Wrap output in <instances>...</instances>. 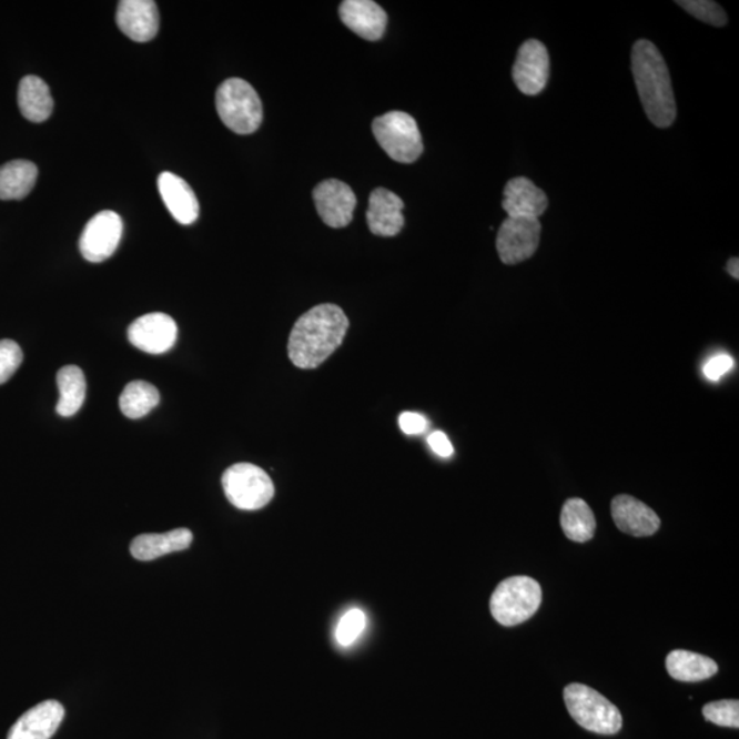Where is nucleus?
I'll return each mask as SVG.
<instances>
[{
	"mask_svg": "<svg viewBox=\"0 0 739 739\" xmlns=\"http://www.w3.org/2000/svg\"><path fill=\"white\" fill-rule=\"evenodd\" d=\"M541 236L539 220L508 219L497 233L498 256L506 265H518L536 254Z\"/></svg>",
	"mask_w": 739,
	"mask_h": 739,
	"instance_id": "8",
	"label": "nucleus"
},
{
	"mask_svg": "<svg viewBox=\"0 0 739 739\" xmlns=\"http://www.w3.org/2000/svg\"><path fill=\"white\" fill-rule=\"evenodd\" d=\"M123 233L121 216L114 211H101L88 222L80 237V252L88 262L109 260L119 249Z\"/></svg>",
	"mask_w": 739,
	"mask_h": 739,
	"instance_id": "9",
	"label": "nucleus"
},
{
	"mask_svg": "<svg viewBox=\"0 0 739 739\" xmlns=\"http://www.w3.org/2000/svg\"><path fill=\"white\" fill-rule=\"evenodd\" d=\"M340 19L357 37L375 41L384 37L388 16L373 0H345L340 6Z\"/></svg>",
	"mask_w": 739,
	"mask_h": 739,
	"instance_id": "16",
	"label": "nucleus"
},
{
	"mask_svg": "<svg viewBox=\"0 0 739 739\" xmlns=\"http://www.w3.org/2000/svg\"><path fill=\"white\" fill-rule=\"evenodd\" d=\"M350 321L336 304H320L293 326L287 355L298 368H316L342 345Z\"/></svg>",
	"mask_w": 739,
	"mask_h": 739,
	"instance_id": "1",
	"label": "nucleus"
},
{
	"mask_svg": "<svg viewBox=\"0 0 739 739\" xmlns=\"http://www.w3.org/2000/svg\"><path fill=\"white\" fill-rule=\"evenodd\" d=\"M225 496L234 507L243 512H256L266 507L274 497L272 478L261 467L251 463H237L222 475Z\"/></svg>",
	"mask_w": 739,
	"mask_h": 739,
	"instance_id": "7",
	"label": "nucleus"
},
{
	"mask_svg": "<svg viewBox=\"0 0 739 739\" xmlns=\"http://www.w3.org/2000/svg\"><path fill=\"white\" fill-rule=\"evenodd\" d=\"M315 207L322 221L331 227H345L354 219L356 196L351 186L340 180H325L315 186Z\"/></svg>",
	"mask_w": 739,
	"mask_h": 739,
	"instance_id": "12",
	"label": "nucleus"
},
{
	"mask_svg": "<svg viewBox=\"0 0 739 739\" xmlns=\"http://www.w3.org/2000/svg\"><path fill=\"white\" fill-rule=\"evenodd\" d=\"M398 425L407 436H419V434L427 431L429 422L418 413H403L398 418Z\"/></svg>",
	"mask_w": 739,
	"mask_h": 739,
	"instance_id": "32",
	"label": "nucleus"
},
{
	"mask_svg": "<svg viewBox=\"0 0 739 739\" xmlns=\"http://www.w3.org/2000/svg\"><path fill=\"white\" fill-rule=\"evenodd\" d=\"M60 401L57 403V413L64 418L79 413L85 401V375L78 366H64L57 374Z\"/></svg>",
	"mask_w": 739,
	"mask_h": 739,
	"instance_id": "25",
	"label": "nucleus"
},
{
	"mask_svg": "<svg viewBox=\"0 0 739 739\" xmlns=\"http://www.w3.org/2000/svg\"><path fill=\"white\" fill-rule=\"evenodd\" d=\"M64 718L61 702L45 700L29 709L16 721L8 739H51Z\"/></svg>",
	"mask_w": 739,
	"mask_h": 739,
	"instance_id": "14",
	"label": "nucleus"
},
{
	"mask_svg": "<svg viewBox=\"0 0 739 739\" xmlns=\"http://www.w3.org/2000/svg\"><path fill=\"white\" fill-rule=\"evenodd\" d=\"M735 366V361L727 354L715 355L702 367V373L709 381H719Z\"/></svg>",
	"mask_w": 739,
	"mask_h": 739,
	"instance_id": "31",
	"label": "nucleus"
},
{
	"mask_svg": "<svg viewBox=\"0 0 739 739\" xmlns=\"http://www.w3.org/2000/svg\"><path fill=\"white\" fill-rule=\"evenodd\" d=\"M549 67L547 47L536 39L525 41L513 68V79L518 90L529 97L541 93L548 84Z\"/></svg>",
	"mask_w": 739,
	"mask_h": 739,
	"instance_id": "10",
	"label": "nucleus"
},
{
	"mask_svg": "<svg viewBox=\"0 0 739 739\" xmlns=\"http://www.w3.org/2000/svg\"><path fill=\"white\" fill-rule=\"evenodd\" d=\"M631 70L650 122L657 128L671 126L677 119L676 97L665 58L652 41L638 40L632 47Z\"/></svg>",
	"mask_w": 739,
	"mask_h": 739,
	"instance_id": "2",
	"label": "nucleus"
},
{
	"mask_svg": "<svg viewBox=\"0 0 739 739\" xmlns=\"http://www.w3.org/2000/svg\"><path fill=\"white\" fill-rule=\"evenodd\" d=\"M19 108L21 114L31 122H44L54 110L49 85L38 75H27L19 87Z\"/></svg>",
	"mask_w": 739,
	"mask_h": 739,
	"instance_id": "21",
	"label": "nucleus"
},
{
	"mask_svg": "<svg viewBox=\"0 0 739 739\" xmlns=\"http://www.w3.org/2000/svg\"><path fill=\"white\" fill-rule=\"evenodd\" d=\"M158 190L169 213L181 225H192L199 216V202L195 192L186 181L170 172L158 178Z\"/></svg>",
	"mask_w": 739,
	"mask_h": 739,
	"instance_id": "19",
	"label": "nucleus"
},
{
	"mask_svg": "<svg viewBox=\"0 0 739 739\" xmlns=\"http://www.w3.org/2000/svg\"><path fill=\"white\" fill-rule=\"evenodd\" d=\"M680 8L696 17L697 20L713 27H723L727 23V14L717 2L711 0H680Z\"/></svg>",
	"mask_w": 739,
	"mask_h": 739,
	"instance_id": "28",
	"label": "nucleus"
},
{
	"mask_svg": "<svg viewBox=\"0 0 739 739\" xmlns=\"http://www.w3.org/2000/svg\"><path fill=\"white\" fill-rule=\"evenodd\" d=\"M216 111L225 126L237 134H251L260 129L263 109L254 87L242 79H229L215 95Z\"/></svg>",
	"mask_w": 739,
	"mask_h": 739,
	"instance_id": "3",
	"label": "nucleus"
},
{
	"mask_svg": "<svg viewBox=\"0 0 739 739\" xmlns=\"http://www.w3.org/2000/svg\"><path fill=\"white\" fill-rule=\"evenodd\" d=\"M178 334L175 321L163 313L140 316L128 328L129 342L151 355H161L172 350Z\"/></svg>",
	"mask_w": 739,
	"mask_h": 739,
	"instance_id": "11",
	"label": "nucleus"
},
{
	"mask_svg": "<svg viewBox=\"0 0 739 739\" xmlns=\"http://www.w3.org/2000/svg\"><path fill=\"white\" fill-rule=\"evenodd\" d=\"M404 202L395 192L377 188L368 199L367 225L375 236L393 237L404 226Z\"/></svg>",
	"mask_w": 739,
	"mask_h": 739,
	"instance_id": "17",
	"label": "nucleus"
},
{
	"mask_svg": "<svg viewBox=\"0 0 739 739\" xmlns=\"http://www.w3.org/2000/svg\"><path fill=\"white\" fill-rule=\"evenodd\" d=\"M366 615L360 608H352L345 613L338 620L336 627V641L344 648L354 645L366 629Z\"/></svg>",
	"mask_w": 739,
	"mask_h": 739,
	"instance_id": "27",
	"label": "nucleus"
},
{
	"mask_svg": "<svg viewBox=\"0 0 739 739\" xmlns=\"http://www.w3.org/2000/svg\"><path fill=\"white\" fill-rule=\"evenodd\" d=\"M703 718L713 725L721 727H739V702L738 700H720L707 703L702 708Z\"/></svg>",
	"mask_w": 739,
	"mask_h": 739,
	"instance_id": "29",
	"label": "nucleus"
},
{
	"mask_svg": "<svg viewBox=\"0 0 739 739\" xmlns=\"http://www.w3.org/2000/svg\"><path fill=\"white\" fill-rule=\"evenodd\" d=\"M160 391L145 381L128 384L120 396V408L129 419H140L160 404Z\"/></svg>",
	"mask_w": 739,
	"mask_h": 739,
	"instance_id": "26",
	"label": "nucleus"
},
{
	"mask_svg": "<svg viewBox=\"0 0 739 739\" xmlns=\"http://www.w3.org/2000/svg\"><path fill=\"white\" fill-rule=\"evenodd\" d=\"M39 170L29 161H11L0 166V201H21L37 184Z\"/></svg>",
	"mask_w": 739,
	"mask_h": 739,
	"instance_id": "22",
	"label": "nucleus"
},
{
	"mask_svg": "<svg viewBox=\"0 0 739 739\" xmlns=\"http://www.w3.org/2000/svg\"><path fill=\"white\" fill-rule=\"evenodd\" d=\"M373 133L393 161L414 163L424 152L418 123L403 111H391L375 119Z\"/></svg>",
	"mask_w": 739,
	"mask_h": 739,
	"instance_id": "6",
	"label": "nucleus"
},
{
	"mask_svg": "<svg viewBox=\"0 0 739 739\" xmlns=\"http://www.w3.org/2000/svg\"><path fill=\"white\" fill-rule=\"evenodd\" d=\"M615 525L635 537H649L660 529V518L647 504L636 497L616 496L611 504Z\"/></svg>",
	"mask_w": 739,
	"mask_h": 739,
	"instance_id": "18",
	"label": "nucleus"
},
{
	"mask_svg": "<svg viewBox=\"0 0 739 739\" xmlns=\"http://www.w3.org/2000/svg\"><path fill=\"white\" fill-rule=\"evenodd\" d=\"M427 443H429L434 454H437L438 456L451 457L454 455V447H452L447 434L443 432L432 433L429 438H427Z\"/></svg>",
	"mask_w": 739,
	"mask_h": 739,
	"instance_id": "33",
	"label": "nucleus"
},
{
	"mask_svg": "<svg viewBox=\"0 0 739 739\" xmlns=\"http://www.w3.org/2000/svg\"><path fill=\"white\" fill-rule=\"evenodd\" d=\"M23 354L13 340H0V385L8 383L20 368Z\"/></svg>",
	"mask_w": 739,
	"mask_h": 739,
	"instance_id": "30",
	"label": "nucleus"
},
{
	"mask_svg": "<svg viewBox=\"0 0 739 739\" xmlns=\"http://www.w3.org/2000/svg\"><path fill=\"white\" fill-rule=\"evenodd\" d=\"M565 702L571 718L585 730L596 735L614 736L624 725L619 709L589 686L568 685L565 689Z\"/></svg>",
	"mask_w": 739,
	"mask_h": 739,
	"instance_id": "4",
	"label": "nucleus"
},
{
	"mask_svg": "<svg viewBox=\"0 0 739 739\" xmlns=\"http://www.w3.org/2000/svg\"><path fill=\"white\" fill-rule=\"evenodd\" d=\"M192 541V532L184 527L162 534H140L131 544V554L134 559L151 561L164 555L185 550L191 547Z\"/></svg>",
	"mask_w": 739,
	"mask_h": 739,
	"instance_id": "20",
	"label": "nucleus"
},
{
	"mask_svg": "<svg viewBox=\"0 0 739 739\" xmlns=\"http://www.w3.org/2000/svg\"><path fill=\"white\" fill-rule=\"evenodd\" d=\"M543 601L541 586L530 577L504 579L490 598V613L507 627L524 624L538 611Z\"/></svg>",
	"mask_w": 739,
	"mask_h": 739,
	"instance_id": "5",
	"label": "nucleus"
},
{
	"mask_svg": "<svg viewBox=\"0 0 739 739\" xmlns=\"http://www.w3.org/2000/svg\"><path fill=\"white\" fill-rule=\"evenodd\" d=\"M666 667L668 674L680 682H700L712 678L719 670L717 661L711 657L682 649L672 650L667 656Z\"/></svg>",
	"mask_w": 739,
	"mask_h": 739,
	"instance_id": "23",
	"label": "nucleus"
},
{
	"mask_svg": "<svg viewBox=\"0 0 739 739\" xmlns=\"http://www.w3.org/2000/svg\"><path fill=\"white\" fill-rule=\"evenodd\" d=\"M560 524L566 537L574 543H588L595 536V514L583 498H570L565 503Z\"/></svg>",
	"mask_w": 739,
	"mask_h": 739,
	"instance_id": "24",
	"label": "nucleus"
},
{
	"mask_svg": "<svg viewBox=\"0 0 739 739\" xmlns=\"http://www.w3.org/2000/svg\"><path fill=\"white\" fill-rule=\"evenodd\" d=\"M115 20L122 33L138 43L154 39L160 31V11L152 0H122Z\"/></svg>",
	"mask_w": 739,
	"mask_h": 739,
	"instance_id": "13",
	"label": "nucleus"
},
{
	"mask_svg": "<svg viewBox=\"0 0 739 739\" xmlns=\"http://www.w3.org/2000/svg\"><path fill=\"white\" fill-rule=\"evenodd\" d=\"M503 209L509 219L538 220L548 210V198L529 179L509 180L504 188Z\"/></svg>",
	"mask_w": 739,
	"mask_h": 739,
	"instance_id": "15",
	"label": "nucleus"
},
{
	"mask_svg": "<svg viewBox=\"0 0 739 739\" xmlns=\"http://www.w3.org/2000/svg\"><path fill=\"white\" fill-rule=\"evenodd\" d=\"M727 272L731 275L732 279H739V261L738 257H731L729 263H727Z\"/></svg>",
	"mask_w": 739,
	"mask_h": 739,
	"instance_id": "34",
	"label": "nucleus"
}]
</instances>
